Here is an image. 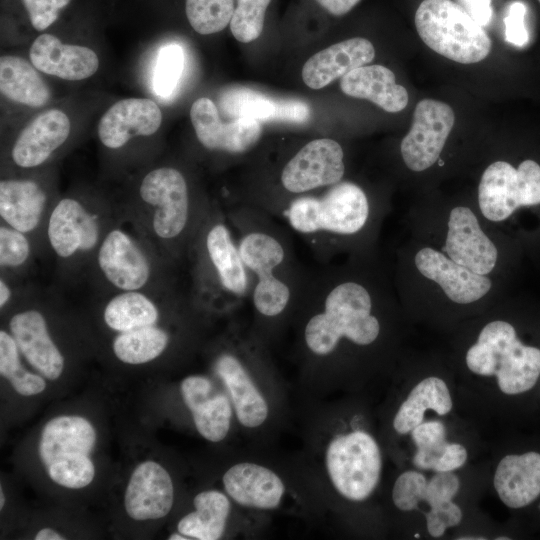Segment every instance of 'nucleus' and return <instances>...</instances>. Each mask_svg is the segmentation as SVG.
<instances>
[{
  "mask_svg": "<svg viewBox=\"0 0 540 540\" xmlns=\"http://www.w3.org/2000/svg\"><path fill=\"white\" fill-rule=\"evenodd\" d=\"M360 276L340 268L312 272L293 318L300 347L314 364L343 362L349 351H369L384 338L376 293Z\"/></svg>",
  "mask_w": 540,
  "mask_h": 540,
  "instance_id": "nucleus-1",
  "label": "nucleus"
},
{
  "mask_svg": "<svg viewBox=\"0 0 540 540\" xmlns=\"http://www.w3.org/2000/svg\"><path fill=\"white\" fill-rule=\"evenodd\" d=\"M252 279L250 301L259 329H277L294 317L312 272L298 260L277 218L249 204L226 211Z\"/></svg>",
  "mask_w": 540,
  "mask_h": 540,
  "instance_id": "nucleus-2",
  "label": "nucleus"
},
{
  "mask_svg": "<svg viewBox=\"0 0 540 540\" xmlns=\"http://www.w3.org/2000/svg\"><path fill=\"white\" fill-rule=\"evenodd\" d=\"M520 334L512 322L492 320L467 349L465 380L456 388L478 412L496 417L540 383V345Z\"/></svg>",
  "mask_w": 540,
  "mask_h": 540,
  "instance_id": "nucleus-3",
  "label": "nucleus"
},
{
  "mask_svg": "<svg viewBox=\"0 0 540 540\" xmlns=\"http://www.w3.org/2000/svg\"><path fill=\"white\" fill-rule=\"evenodd\" d=\"M213 204L191 191L185 174L173 166L148 171L122 216L168 262L178 266Z\"/></svg>",
  "mask_w": 540,
  "mask_h": 540,
  "instance_id": "nucleus-4",
  "label": "nucleus"
},
{
  "mask_svg": "<svg viewBox=\"0 0 540 540\" xmlns=\"http://www.w3.org/2000/svg\"><path fill=\"white\" fill-rule=\"evenodd\" d=\"M186 259L190 264L189 295L200 313H230L250 300V273L226 212L218 206L213 205L207 214Z\"/></svg>",
  "mask_w": 540,
  "mask_h": 540,
  "instance_id": "nucleus-5",
  "label": "nucleus"
},
{
  "mask_svg": "<svg viewBox=\"0 0 540 540\" xmlns=\"http://www.w3.org/2000/svg\"><path fill=\"white\" fill-rule=\"evenodd\" d=\"M366 192L351 181H340L320 194L299 196L287 203L276 218L282 219L307 243L314 256L327 261L363 233L370 221Z\"/></svg>",
  "mask_w": 540,
  "mask_h": 540,
  "instance_id": "nucleus-6",
  "label": "nucleus"
},
{
  "mask_svg": "<svg viewBox=\"0 0 540 540\" xmlns=\"http://www.w3.org/2000/svg\"><path fill=\"white\" fill-rule=\"evenodd\" d=\"M176 267L121 213L103 237L87 275L93 278L103 296L124 291L160 293L178 288Z\"/></svg>",
  "mask_w": 540,
  "mask_h": 540,
  "instance_id": "nucleus-7",
  "label": "nucleus"
},
{
  "mask_svg": "<svg viewBox=\"0 0 540 540\" xmlns=\"http://www.w3.org/2000/svg\"><path fill=\"white\" fill-rule=\"evenodd\" d=\"M121 209L76 196L59 198L45 228V249L65 280L87 275L95 253Z\"/></svg>",
  "mask_w": 540,
  "mask_h": 540,
  "instance_id": "nucleus-8",
  "label": "nucleus"
},
{
  "mask_svg": "<svg viewBox=\"0 0 540 540\" xmlns=\"http://www.w3.org/2000/svg\"><path fill=\"white\" fill-rule=\"evenodd\" d=\"M324 462L335 492L352 504L367 502L383 473V451L375 435L355 426L334 435L327 443Z\"/></svg>",
  "mask_w": 540,
  "mask_h": 540,
  "instance_id": "nucleus-9",
  "label": "nucleus"
},
{
  "mask_svg": "<svg viewBox=\"0 0 540 540\" xmlns=\"http://www.w3.org/2000/svg\"><path fill=\"white\" fill-rule=\"evenodd\" d=\"M414 20L421 40L447 59L473 64L491 51L492 42L484 27L452 0H423Z\"/></svg>",
  "mask_w": 540,
  "mask_h": 540,
  "instance_id": "nucleus-10",
  "label": "nucleus"
},
{
  "mask_svg": "<svg viewBox=\"0 0 540 540\" xmlns=\"http://www.w3.org/2000/svg\"><path fill=\"white\" fill-rule=\"evenodd\" d=\"M96 439L94 426L84 417L62 415L49 420L42 429L38 452L50 479L70 489L88 486L95 476L89 455Z\"/></svg>",
  "mask_w": 540,
  "mask_h": 540,
  "instance_id": "nucleus-11",
  "label": "nucleus"
},
{
  "mask_svg": "<svg viewBox=\"0 0 540 540\" xmlns=\"http://www.w3.org/2000/svg\"><path fill=\"white\" fill-rule=\"evenodd\" d=\"M344 151L334 139H314L300 147L282 166L279 192L268 213L277 217L291 200L343 180Z\"/></svg>",
  "mask_w": 540,
  "mask_h": 540,
  "instance_id": "nucleus-12",
  "label": "nucleus"
},
{
  "mask_svg": "<svg viewBox=\"0 0 540 540\" xmlns=\"http://www.w3.org/2000/svg\"><path fill=\"white\" fill-rule=\"evenodd\" d=\"M478 203L484 217L501 222L521 208L540 207V164L524 159L517 167L506 161L490 164L478 186Z\"/></svg>",
  "mask_w": 540,
  "mask_h": 540,
  "instance_id": "nucleus-13",
  "label": "nucleus"
},
{
  "mask_svg": "<svg viewBox=\"0 0 540 540\" xmlns=\"http://www.w3.org/2000/svg\"><path fill=\"white\" fill-rule=\"evenodd\" d=\"M251 338L231 341L213 359V370L224 383L239 423L249 429L262 426L269 415V405L250 371Z\"/></svg>",
  "mask_w": 540,
  "mask_h": 540,
  "instance_id": "nucleus-14",
  "label": "nucleus"
},
{
  "mask_svg": "<svg viewBox=\"0 0 540 540\" xmlns=\"http://www.w3.org/2000/svg\"><path fill=\"white\" fill-rule=\"evenodd\" d=\"M391 501L400 512L420 513L427 535L435 539L443 537L449 529L460 527L465 518L462 504L438 495L424 471L413 467L406 468L395 478Z\"/></svg>",
  "mask_w": 540,
  "mask_h": 540,
  "instance_id": "nucleus-15",
  "label": "nucleus"
},
{
  "mask_svg": "<svg viewBox=\"0 0 540 540\" xmlns=\"http://www.w3.org/2000/svg\"><path fill=\"white\" fill-rule=\"evenodd\" d=\"M454 122L455 114L448 104L434 99L419 101L400 145L407 168L421 172L431 167L439 159Z\"/></svg>",
  "mask_w": 540,
  "mask_h": 540,
  "instance_id": "nucleus-16",
  "label": "nucleus"
},
{
  "mask_svg": "<svg viewBox=\"0 0 540 540\" xmlns=\"http://www.w3.org/2000/svg\"><path fill=\"white\" fill-rule=\"evenodd\" d=\"M55 203L46 187L36 180L0 181V221L30 236L39 254L45 249V228Z\"/></svg>",
  "mask_w": 540,
  "mask_h": 540,
  "instance_id": "nucleus-17",
  "label": "nucleus"
},
{
  "mask_svg": "<svg viewBox=\"0 0 540 540\" xmlns=\"http://www.w3.org/2000/svg\"><path fill=\"white\" fill-rule=\"evenodd\" d=\"M491 485L503 506L525 511L540 500V451H505L495 461Z\"/></svg>",
  "mask_w": 540,
  "mask_h": 540,
  "instance_id": "nucleus-18",
  "label": "nucleus"
},
{
  "mask_svg": "<svg viewBox=\"0 0 540 540\" xmlns=\"http://www.w3.org/2000/svg\"><path fill=\"white\" fill-rule=\"evenodd\" d=\"M456 390L455 382L437 374L409 382L407 392L391 416L390 425L394 435L407 438L431 413L450 417L455 410Z\"/></svg>",
  "mask_w": 540,
  "mask_h": 540,
  "instance_id": "nucleus-19",
  "label": "nucleus"
},
{
  "mask_svg": "<svg viewBox=\"0 0 540 540\" xmlns=\"http://www.w3.org/2000/svg\"><path fill=\"white\" fill-rule=\"evenodd\" d=\"M8 328L21 354L35 370L49 380L62 375L65 357L52 337L44 310L27 303L11 315Z\"/></svg>",
  "mask_w": 540,
  "mask_h": 540,
  "instance_id": "nucleus-20",
  "label": "nucleus"
},
{
  "mask_svg": "<svg viewBox=\"0 0 540 540\" xmlns=\"http://www.w3.org/2000/svg\"><path fill=\"white\" fill-rule=\"evenodd\" d=\"M190 119L198 141L210 151L242 154L259 140L261 123L254 119L237 118L224 122L215 103L206 97L195 100Z\"/></svg>",
  "mask_w": 540,
  "mask_h": 540,
  "instance_id": "nucleus-21",
  "label": "nucleus"
},
{
  "mask_svg": "<svg viewBox=\"0 0 540 540\" xmlns=\"http://www.w3.org/2000/svg\"><path fill=\"white\" fill-rule=\"evenodd\" d=\"M107 296L102 308L103 322L110 330L121 333L158 325L164 309L189 297V291H124Z\"/></svg>",
  "mask_w": 540,
  "mask_h": 540,
  "instance_id": "nucleus-22",
  "label": "nucleus"
},
{
  "mask_svg": "<svg viewBox=\"0 0 540 540\" xmlns=\"http://www.w3.org/2000/svg\"><path fill=\"white\" fill-rule=\"evenodd\" d=\"M447 226L445 250L448 257L477 274H489L497 263L498 251L473 211L465 206L453 208Z\"/></svg>",
  "mask_w": 540,
  "mask_h": 540,
  "instance_id": "nucleus-23",
  "label": "nucleus"
},
{
  "mask_svg": "<svg viewBox=\"0 0 540 540\" xmlns=\"http://www.w3.org/2000/svg\"><path fill=\"white\" fill-rule=\"evenodd\" d=\"M174 486L167 470L159 463L147 460L133 470L124 494V507L137 521L165 517L172 509Z\"/></svg>",
  "mask_w": 540,
  "mask_h": 540,
  "instance_id": "nucleus-24",
  "label": "nucleus"
},
{
  "mask_svg": "<svg viewBox=\"0 0 540 540\" xmlns=\"http://www.w3.org/2000/svg\"><path fill=\"white\" fill-rule=\"evenodd\" d=\"M221 113L230 119L303 124L310 119V106L299 99L273 98L254 89L236 86L219 97Z\"/></svg>",
  "mask_w": 540,
  "mask_h": 540,
  "instance_id": "nucleus-25",
  "label": "nucleus"
},
{
  "mask_svg": "<svg viewBox=\"0 0 540 540\" xmlns=\"http://www.w3.org/2000/svg\"><path fill=\"white\" fill-rule=\"evenodd\" d=\"M180 391L198 433L210 442L224 440L229 433L234 412L230 398L216 391L212 381L202 375L184 378Z\"/></svg>",
  "mask_w": 540,
  "mask_h": 540,
  "instance_id": "nucleus-26",
  "label": "nucleus"
},
{
  "mask_svg": "<svg viewBox=\"0 0 540 540\" xmlns=\"http://www.w3.org/2000/svg\"><path fill=\"white\" fill-rule=\"evenodd\" d=\"M162 122L158 105L145 98H127L113 104L101 117L98 137L111 150L124 147L133 137L155 134Z\"/></svg>",
  "mask_w": 540,
  "mask_h": 540,
  "instance_id": "nucleus-27",
  "label": "nucleus"
},
{
  "mask_svg": "<svg viewBox=\"0 0 540 540\" xmlns=\"http://www.w3.org/2000/svg\"><path fill=\"white\" fill-rule=\"evenodd\" d=\"M70 120L61 110L50 109L35 117L12 145V162L22 169L46 163L68 139Z\"/></svg>",
  "mask_w": 540,
  "mask_h": 540,
  "instance_id": "nucleus-28",
  "label": "nucleus"
},
{
  "mask_svg": "<svg viewBox=\"0 0 540 540\" xmlns=\"http://www.w3.org/2000/svg\"><path fill=\"white\" fill-rule=\"evenodd\" d=\"M415 265L423 276L436 282L446 296L458 304L475 302L492 287L486 275L477 274L430 247L416 253Z\"/></svg>",
  "mask_w": 540,
  "mask_h": 540,
  "instance_id": "nucleus-29",
  "label": "nucleus"
},
{
  "mask_svg": "<svg viewBox=\"0 0 540 540\" xmlns=\"http://www.w3.org/2000/svg\"><path fill=\"white\" fill-rule=\"evenodd\" d=\"M226 494L237 504L257 510L276 509L284 496L285 484L272 469L254 462H239L222 477Z\"/></svg>",
  "mask_w": 540,
  "mask_h": 540,
  "instance_id": "nucleus-30",
  "label": "nucleus"
},
{
  "mask_svg": "<svg viewBox=\"0 0 540 540\" xmlns=\"http://www.w3.org/2000/svg\"><path fill=\"white\" fill-rule=\"evenodd\" d=\"M31 63L41 72L64 80L91 77L99 68L96 53L88 47L63 44L56 36L42 34L30 47Z\"/></svg>",
  "mask_w": 540,
  "mask_h": 540,
  "instance_id": "nucleus-31",
  "label": "nucleus"
},
{
  "mask_svg": "<svg viewBox=\"0 0 540 540\" xmlns=\"http://www.w3.org/2000/svg\"><path fill=\"white\" fill-rule=\"evenodd\" d=\"M375 57L373 44L354 37L317 52L302 68V79L312 89H321L350 71L365 66Z\"/></svg>",
  "mask_w": 540,
  "mask_h": 540,
  "instance_id": "nucleus-32",
  "label": "nucleus"
},
{
  "mask_svg": "<svg viewBox=\"0 0 540 540\" xmlns=\"http://www.w3.org/2000/svg\"><path fill=\"white\" fill-rule=\"evenodd\" d=\"M340 88L348 96L366 99L390 113L402 111L408 104V92L396 83L395 74L382 65H365L341 78Z\"/></svg>",
  "mask_w": 540,
  "mask_h": 540,
  "instance_id": "nucleus-33",
  "label": "nucleus"
},
{
  "mask_svg": "<svg viewBox=\"0 0 540 540\" xmlns=\"http://www.w3.org/2000/svg\"><path fill=\"white\" fill-rule=\"evenodd\" d=\"M193 505L195 510L179 520L178 532L196 540L222 538L231 511L228 496L218 490H204L196 494Z\"/></svg>",
  "mask_w": 540,
  "mask_h": 540,
  "instance_id": "nucleus-34",
  "label": "nucleus"
},
{
  "mask_svg": "<svg viewBox=\"0 0 540 540\" xmlns=\"http://www.w3.org/2000/svg\"><path fill=\"white\" fill-rule=\"evenodd\" d=\"M22 57L5 55L0 59V90L9 100L31 107L45 105L50 89L37 71Z\"/></svg>",
  "mask_w": 540,
  "mask_h": 540,
  "instance_id": "nucleus-35",
  "label": "nucleus"
},
{
  "mask_svg": "<svg viewBox=\"0 0 540 540\" xmlns=\"http://www.w3.org/2000/svg\"><path fill=\"white\" fill-rule=\"evenodd\" d=\"M171 341L169 331L158 324L117 333L112 342V350L121 362L141 365L163 355Z\"/></svg>",
  "mask_w": 540,
  "mask_h": 540,
  "instance_id": "nucleus-36",
  "label": "nucleus"
},
{
  "mask_svg": "<svg viewBox=\"0 0 540 540\" xmlns=\"http://www.w3.org/2000/svg\"><path fill=\"white\" fill-rule=\"evenodd\" d=\"M37 247L30 236L0 222V275L21 280L33 265Z\"/></svg>",
  "mask_w": 540,
  "mask_h": 540,
  "instance_id": "nucleus-37",
  "label": "nucleus"
},
{
  "mask_svg": "<svg viewBox=\"0 0 540 540\" xmlns=\"http://www.w3.org/2000/svg\"><path fill=\"white\" fill-rule=\"evenodd\" d=\"M19 347L11 336L0 330V374L6 378L13 389L22 396L40 394L46 389V382L42 375L28 371L20 361Z\"/></svg>",
  "mask_w": 540,
  "mask_h": 540,
  "instance_id": "nucleus-38",
  "label": "nucleus"
},
{
  "mask_svg": "<svg viewBox=\"0 0 540 540\" xmlns=\"http://www.w3.org/2000/svg\"><path fill=\"white\" fill-rule=\"evenodd\" d=\"M234 0H186L185 11L191 27L209 35L223 30L232 18Z\"/></svg>",
  "mask_w": 540,
  "mask_h": 540,
  "instance_id": "nucleus-39",
  "label": "nucleus"
},
{
  "mask_svg": "<svg viewBox=\"0 0 540 540\" xmlns=\"http://www.w3.org/2000/svg\"><path fill=\"white\" fill-rule=\"evenodd\" d=\"M271 0H237L230 30L241 43H249L262 33L267 7Z\"/></svg>",
  "mask_w": 540,
  "mask_h": 540,
  "instance_id": "nucleus-40",
  "label": "nucleus"
},
{
  "mask_svg": "<svg viewBox=\"0 0 540 540\" xmlns=\"http://www.w3.org/2000/svg\"><path fill=\"white\" fill-rule=\"evenodd\" d=\"M184 68V51L177 43H169L157 54L153 87L160 97H169L175 90Z\"/></svg>",
  "mask_w": 540,
  "mask_h": 540,
  "instance_id": "nucleus-41",
  "label": "nucleus"
},
{
  "mask_svg": "<svg viewBox=\"0 0 540 540\" xmlns=\"http://www.w3.org/2000/svg\"><path fill=\"white\" fill-rule=\"evenodd\" d=\"M71 0H22L32 26L42 31L52 25L59 16V11Z\"/></svg>",
  "mask_w": 540,
  "mask_h": 540,
  "instance_id": "nucleus-42",
  "label": "nucleus"
},
{
  "mask_svg": "<svg viewBox=\"0 0 540 540\" xmlns=\"http://www.w3.org/2000/svg\"><path fill=\"white\" fill-rule=\"evenodd\" d=\"M526 11L523 2L515 1L509 5L504 18L505 40L516 47H524L529 42V32L525 25Z\"/></svg>",
  "mask_w": 540,
  "mask_h": 540,
  "instance_id": "nucleus-43",
  "label": "nucleus"
},
{
  "mask_svg": "<svg viewBox=\"0 0 540 540\" xmlns=\"http://www.w3.org/2000/svg\"><path fill=\"white\" fill-rule=\"evenodd\" d=\"M459 3L482 27L491 22L493 18L491 0H459Z\"/></svg>",
  "mask_w": 540,
  "mask_h": 540,
  "instance_id": "nucleus-44",
  "label": "nucleus"
},
{
  "mask_svg": "<svg viewBox=\"0 0 540 540\" xmlns=\"http://www.w3.org/2000/svg\"><path fill=\"white\" fill-rule=\"evenodd\" d=\"M25 289L20 288V281L0 275V309L5 310L12 305Z\"/></svg>",
  "mask_w": 540,
  "mask_h": 540,
  "instance_id": "nucleus-45",
  "label": "nucleus"
},
{
  "mask_svg": "<svg viewBox=\"0 0 540 540\" xmlns=\"http://www.w3.org/2000/svg\"><path fill=\"white\" fill-rule=\"evenodd\" d=\"M361 0H316L325 10L334 16L348 13Z\"/></svg>",
  "mask_w": 540,
  "mask_h": 540,
  "instance_id": "nucleus-46",
  "label": "nucleus"
},
{
  "mask_svg": "<svg viewBox=\"0 0 540 540\" xmlns=\"http://www.w3.org/2000/svg\"><path fill=\"white\" fill-rule=\"evenodd\" d=\"M34 539L36 540H63L65 537H63L60 533L55 531L52 528L46 527L39 530Z\"/></svg>",
  "mask_w": 540,
  "mask_h": 540,
  "instance_id": "nucleus-47",
  "label": "nucleus"
},
{
  "mask_svg": "<svg viewBox=\"0 0 540 540\" xmlns=\"http://www.w3.org/2000/svg\"><path fill=\"white\" fill-rule=\"evenodd\" d=\"M168 539L170 540H188L189 538L186 537L185 535L181 534L180 532L178 533H173L171 534Z\"/></svg>",
  "mask_w": 540,
  "mask_h": 540,
  "instance_id": "nucleus-48",
  "label": "nucleus"
},
{
  "mask_svg": "<svg viewBox=\"0 0 540 540\" xmlns=\"http://www.w3.org/2000/svg\"><path fill=\"white\" fill-rule=\"evenodd\" d=\"M5 504V495L3 493V489L1 487L0 489V508L2 509Z\"/></svg>",
  "mask_w": 540,
  "mask_h": 540,
  "instance_id": "nucleus-49",
  "label": "nucleus"
},
{
  "mask_svg": "<svg viewBox=\"0 0 540 540\" xmlns=\"http://www.w3.org/2000/svg\"><path fill=\"white\" fill-rule=\"evenodd\" d=\"M538 1H539V3H540V0H538Z\"/></svg>",
  "mask_w": 540,
  "mask_h": 540,
  "instance_id": "nucleus-50",
  "label": "nucleus"
}]
</instances>
